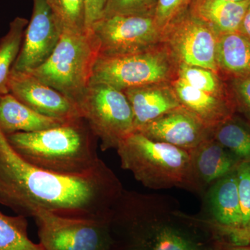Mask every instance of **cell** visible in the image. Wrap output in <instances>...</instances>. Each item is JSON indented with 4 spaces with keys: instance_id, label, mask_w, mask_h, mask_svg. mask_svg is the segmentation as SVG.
Segmentation results:
<instances>
[{
    "instance_id": "obj_1",
    "label": "cell",
    "mask_w": 250,
    "mask_h": 250,
    "mask_svg": "<svg viewBox=\"0 0 250 250\" xmlns=\"http://www.w3.org/2000/svg\"><path fill=\"white\" fill-rule=\"evenodd\" d=\"M106 163L83 175L52 173L22 159L0 129V204L33 218L45 210L66 218H109L124 190Z\"/></svg>"
},
{
    "instance_id": "obj_2",
    "label": "cell",
    "mask_w": 250,
    "mask_h": 250,
    "mask_svg": "<svg viewBox=\"0 0 250 250\" xmlns=\"http://www.w3.org/2000/svg\"><path fill=\"white\" fill-rule=\"evenodd\" d=\"M111 250H215L218 234L177 200L124 189L109 217Z\"/></svg>"
},
{
    "instance_id": "obj_3",
    "label": "cell",
    "mask_w": 250,
    "mask_h": 250,
    "mask_svg": "<svg viewBox=\"0 0 250 250\" xmlns=\"http://www.w3.org/2000/svg\"><path fill=\"white\" fill-rule=\"evenodd\" d=\"M6 138L22 159L52 173L83 175L104 163L98 154V139L82 117L50 129L14 133Z\"/></svg>"
},
{
    "instance_id": "obj_4",
    "label": "cell",
    "mask_w": 250,
    "mask_h": 250,
    "mask_svg": "<svg viewBox=\"0 0 250 250\" xmlns=\"http://www.w3.org/2000/svg\"><path fill=\"white\" fill-rule=\"evenodd\" d=\"M122 168L153 190L177 187L190 191V154L139 132L123 140L116 149Z\"/></svg>"
},
{
    "instance_id": "obj_5",
    "label": "cell",
    "mask_w": 250,
    "mask_h": 250,
    "mask_svg": "<svg viewBox=\"0 0 250 250\" xmlns=\"http://www.w3.org/2000/svg\"><path fill=\"white\" fill-rule=\"evenodd\" d=\"M99 55L100 46L93 31H63L50 57L29 73L78 106L89 86Z\"/></svg>"
},
{
    "instance_id": "obj_6",
    "label": "cell",
    "mask_w": 250,
    "mask_h": 250,
    "mask_svg": "<svg viewBox=\"0 0 250 250\" xmlns=\"http://www.w3.org/2000/svg\"><path fill=\"white\" fill-rule=\"evenodd\" d=\"M179 64L164 43L138 53L121 57H99L90 83H104L120 90L172 82Z\"/></svg>"
},
{
    "instance_id": "obj_7",
    "label": "cell",
    "mask_w": 250,
    "mask_h": 250,
    "mask_svg": "<svg viewBox=\"0 0 250 250\" xmlns=\"http://www.w3.org/2000/svg\"><path fill=\"white\" fill-rule=\"evenodd\" d=\"M82 116L101 142V149H117L135 131L134 115L122 90L104 83H90L78 104Z\"/></svg>"
},
{
    "instance_id": "obj_8",
    "label": "cell",
    "mask_w": 250,
    "mask_h": 250,
    "mask_svg": "<svg viewBox=\"0 0 250 250\" xmlns=\"http://www.w3.org/2000/svg\"><path fill=\"white\" fill-rule=\"evenodd\" d=\"M33 218L43 250H111L109 218H66L39 210Z\"/></svg>"
},
{
    "instance_id": "obj_9",
    "label": "cell",
    "mask_w": 250,
    "mask_h": 250,
    "mask_svg": "<svg viewBox=\"0 0 250 250\" xmlns=\"http://www.w3.org/2000/svg\"><path fill=\"white\" fill-rule=\"evenodd\" d=\"M91 31L100 46L99 57H121L152 48L163 42V31L154 17L103 18Z\"/></svg>"
},
{
    "instance_id": "obj_10",
    "label": "cell",
    "mask_w": 250,
    "mask_h": 250,
    "mask_svg": "<svg viewBox=\"0 0 250 250\" xmlns=\"http://www.w3.org/2000/svg\"><path fill=\"white\" fill-rule=\"evenodd\" d=\"M219 36L188 9L163 30V43L178 64L193 65L218 72L217 47Z\"/></svg>"
},
{
    "instance_id": "obj_11",
    "label": "cell",
    "mask_w": 250,
    "mask_h": 250,
    "mask_svg": "<svg viewBox=\"0 0 250 250\" xmlns=\"http://www.w3.org/2000/svg\"><path fill=\"white\" fill-rule=\"evenodd\" d=\"M62 33L47 0H34L32 16L13 71L29 72L42 65L53 53Z\"/></svg>"
},
{
    "instance_id": "obj_12",
    "label": "cell",
    "mask_w": 250,
    "mask_h": 250,
    "mask_svg": "<svg viewBox=\"0 0 250 250\" xmlns=\"http://www.w3.org/2000/svg\"><path fill=\"white\" fill-rule=\"evenodd\" d=\"M8 86L14 98L41 115L64 121L82 117L76 103L29 72L11 70Z\"/></svg>"
},
{
    "instance_id": "obj_13",
    "label": "cell",
    "mask_w": 250,
    "mask_h": 250,
    "mask_svg": "<svg viewBox=\"0 0 250 250\" xmlns=\"http://www.w3.org/2000/svg\"><path fill=\"white\" fill-rule=\"evenodd\" d=\"M213 130L181 106L144 125L135 132L189 152L212 139Z\"/></svg>"
},
{
    "instance_id": "obj_14",
    "label": "cell",
    "mask_w": 250,
    "mask_h": 250,
    "mask_svg": "<svg viewBox=\"0 0 250 250\" xmlns=\"http://www.w3.org/2000/svg\"><path fill=\"white\" fill-rule=\"evenodd\" d=\"M190 154V191L203 197L215 182L234 172L241 161L216 140H207Z\"/></svg>"
},
{
    "instance_id": "obj_15",
    "label": "cell",
    "mask_w": 250,
    "mask_h": 250,
    "mask_svg": "<svg viewBox=\"0 0 250 250\" xmlns=\"http://www.w3.org/2000/svg\"><path fill=\"white\" fill-rule=\"evenodd\" d=\"M202 197L207 213L202 217L215 231L241 228L242 212L236 170L215 182Z\"/></svg>"
},
{
    "instance_id": "obj_16",
    "label": "cell",
    "mask_w": 250,
    "mask_h": 250,
    "mask_svg": "<svg viewBox=\"0 0 250 250\" xmlns=\"http://www.w3.org/2000/svg\"><path fill=\"white\" fill-rule=\"evenodd\" d=\"M123 92L132 109L135 131L182 106L171 82L134 87Z\"/></svg>"
},
{
    "instance_id": "obj_17",
    "label": "cell",
    "mask_w": 250,
    "mask_h": 250,
    "mask_svg": "<svg viewBox=\"0 0 250 250\" xmlns=\"http://www.w3.org/2000/svg\"><path fill=\"white\" fill-rule=\"evenodd\" d=\"M181 105L209 127H216L236 113L230 99L206 93L177 78L171 82Z\"/></svg>"
},
{
    "instance_id": "obj_18",
    "label": "cell",
    "mask_w": 250,
    "mask_h": 250,
    "mask_svg": "<svg viewBox=\"0 0 250 250\" xmlns=\"http://www.w3.org/2000/svg\"><path fill=\"white\" fill-rule=\"evenodd\" d=\"M249 9V1L233 2L226 0H192L188 11L207 24L218 36L239 31Z\"/></svg>"
},
{
    "instance_id": "obj_19",
    "label": "cell",
    "mask_w": 250,
    "mask_h": 250,
    "mask_svg": "<svg viewBox=\"0 0 250 250\" xmlns=\"http://www.w3.org/2000/svg\"><path fill=\"white\" fill-rule=\"evenodd\" d=\"M63 122L34 111L11 94L0 96V129L6 136L17 132H35L50 129Z\"/></svg>"
},
{
    "instance_id": "obj_20",
    "label": "cell",
    "mask_w": 250,
    "mask_h": 250,
    "mask_svg": "<svg viewBox=\"0 0 250 250\" xmlns=\"http://www.w3.org/2000/svg\"><path fill=\"white\" fill-rule=\"evenodd\" d=\"M216 59L225 80L250 77V39L239 31L219 36Z\"/></svg>"
},
{
    "instance_id": "obj_21",
    "label": "cell",
    "mask_w": 250,
    "mask_h": 250,
    "mask_svg": "<svg viewBox=\"0 0 250 250\" xmlns=\"http://www.w3.org/2000/svg\"><path fill=\"white\" fill-rule=\"evenodd\" d=\"M213 138L241 163H250V122L235 113L213 130Z\"/></svg>"
},
{
    "instance_id": "obj_22",
    "label": "cell",
    "mask_w": 250,
    "mask_h": 250,
    "mask_svg": "<svg viewBox=\"0 0 250 250\" xmlns=\"http://www.w3.org/2000/svg\"><path fill=\"white\" fill-rule=\"evenodd\" d=\"M29 21L17 17L10 23L7 34L0 39V96L9 93L11 70L21 51Z\"/></svg>"
},
{
    "instance_id": "obj_23",
    "label": "cell",
    "mask_w": 250,
    "mask_h": 250,
    "mask_svg": "<svg viewBox=\"0 0 250 250\" xmlns=\"http://www.w3.org/2000/svg\"><path fill=\"white\" fill-rule=\"evenodd\" d=\"M27 218L0 212V250H43L28 236Z\"/></svg>"
},
{
    "instance_id": "obj_24",
    "label": "cell",
    "mask_w": 250,
    "mask_h": 250,
    "mask_svg": "<svg viewBox=\"0 0 250 250\" xmlns=\"http://www.w3.org/2000/svg\"><path fill=\"white\" fill-rule=\"evenodd\" d=\"M177 78L197 89L231 100L226 81L218 72L205 67L179 64Z\"/></svg>"
},
{
    "instance_id": "obj_25",
    "label": "cell",
    "mask_w": 250,
    "mask_h": 250,
    "mask_svg": "<svg viewBox=\"0 0 250 250\" xmlns=\"http://www.w3.org/2000/svg\"><path fill=\"white\" fill-rule=\"evenodd\" d=\"M62 31H85V0H47Z\"/></svg>"
},
{
    "instance_id": "obj_26",
    "label": "cell",
    "mask_w": 250,
    "mask_h": 250,
    "mask_svg": "<svg viewBox=\"0 0 250 250\" xmlns=\"http://www.w3.org/2000/svg\"><path fill=\"white\" fill-rule=\"evenodd\" d=\"M157 2L158 0H107L103 18L116 16L154 18Z\"/></svg>"
},
{
    "instance_id": "obj_27",
    "label": "cell",
    "mask_w": 250,
    "mask_h": 250,
    "mask_svg": "<svg viewBox=\"0 0 250 250\" xmlns=\"http://www.w3.org/2000/svg\"><path fill=\"white\" fill-rule=\"evenodd\" d=\"M225 81L236 114L250 122V77Z\"/></svg>"
},
{
    "instance_id": "obj_28",
    "label": "cell",
    "mask_w": 250,
    "mask_h": 250,
    "mask_svg": "<svg viewBox=\"0 0 250 250\" xmlns=\"http://www.w3.org/2000/svg\"><path fill=\"white\" fill-rule=\"evenodd\" d=\"M236 176L238 195H239L242 212L241 229H249L250 228V163H241L237 167Z\"/></svg>"
},
{
    "instance_id": "obj_29",
    "label": "cell",
    "mask_w": 250,
    "mask_h": 250,
    "mask_svg": "<svg viewBox=\"0 0 250 250\" xmlns=\"http://www.w3.org/2000/svg\"><path fill=\"white\" fill-rule=\"evenodd\" d=\"M192 1V0H158L154 19L161 30L187 11Z\"/></svg>"
},
{
    "instance_id": "obj_30",
    "label": "cell",
    "mask_w": 250,
    "mask_h": 250,
    "mask_svg": "<svg viewBox=\"0 0 250 250\" xmlns=\"http://www.w3.org/2000/svg\"><path fill=\"white\" fill-rule=\"evenodd\" d=\"M107 0H85V30H91L95 22L103 17Z\"/></svg>"
},
{
    "instance_id": "obj_31",
    "label": "cell",
    "mask_w": 250,
    "mask_h": 250,
    "mask_svg": "<svg viewBox=\"0 0 250 250\" xmlns=\"http://www.w3.org/2000/svg\"><path fill=\"white\" fill-rule=\"evenodd\" d=\"M215 250H250V244L237 243L218 236L215 241Z\"/></svg>"
},
{
    "instance_id": "obj_32",
    "label": "cell",
    "mask_w": 250,
    "mask_h": 250,
    "mask_svg": "<svg viewBox=\"0 0 250 250\" xmlns=\"http://www.w3.org/2000/svg\"><path fill=\"white\" fill-rule=\"evenodd\" d=\"M239 32L250 39V9H248V11H247L244 19L242 22L241 27H240Z\"/></svg>"
},
{
    "instance_id": "obj_33",
    "label": "cell",
    "mask_w": 250,
    "mask_h": 250,
    "mask_svg": "<svg viewBox=\"0 0 250 250\" xmlns=\"http://www.w3.org/2000/svg\"><path fill=\"white\" fill-rule=\"evenodd\" d=\"M226 1H233V2H243V1H248L249 0H226Z\"/></svg>"
},
{
    "instance_id": "obj_34",
    "label": "cell",
    "mask_w": 250,
    "mask_h": 250,
    "mask_svg": "<svg viewBox=\"0 0 250 250\" xmlns=\"http://www.w3.org/2000/svg\"><path fill=\"white\" fill-rule=\"evenodd\" d=\"M249 9H250V0H249Z\"/></svg>"
}]
</instances>
